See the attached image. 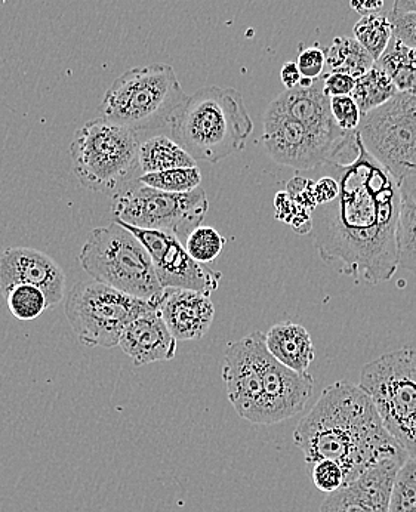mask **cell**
Returning a JSON list of instances; mask_svg holds the SVG:
<instances>
[{
    "instance_id": "37",
    "label": "cell",
    "mask_w": 416,
    "mask_h": 512,
    "mask_svg": "<svg viewBox=\"0 0 416 512\" xmlns=\"http://www.w3.org/2000/svg\"><path fill=\"white\" fill-rule=\"evenodd\" d=\"M402 199L416 205V174L411 177H406L402 183L399 184Z\"/></svg>"
},
{
    "instance_id": "14",
    "label": "cell",
    "mask_w": 416,
    "mask_h": 512,
    "mask_svg": "<svg viewBox=\"0 0 416 512\" xmlns=\"http://www.w3.org/2000/svg\"><path fill=\"white\" fill-rule=\"evenodd\" d=\"M20 285L39 288L52 308L63 302L67 279L63 268L45 252L17 246L0 255V295L5 296Z\"/></svg>"
},
{
    "instance_id": "30",
    "label": "cell",
    "mask_w": 416,
    "mask_h": 512,
    "mask_svg": "<svg viewBox=\"0 0 416 512\" xmlns=\"http://www.w3.org/2000/svg\"><path fill=\"white\" fill-rule=\"evenodd\" d=\"M311 480L314 486L323 493H332L345 484V474L341 465L331 459H323L310 465Z\"/></svg>"
},
{
    "instance_id": "7",
    "label": "cell",
    "mask_w": 416,
    "mask_h": 512,
    "mask_svg": "<svg viewBox=\"0 0 416 512\" xmlns=\"http://www.w3.org/2000/svg\"><path fill=\"white\" fill-rule=\"evenodd\" d=\"M79 262L92 279L135 298L160 301L165 293L149 252L117 221L91 231Z\"/></svg>"
},
{
    "instance_id": "6",
    "label": "cell",
    "mask_w": 416,
    "mask_h": 512,
    "mask_svg": "<svg viewBox=\"0 0 416 512\" xmlns=\"http://www.w3.org/2000/svg\"><path fill=\"white\" fill-rule=\"evenodd\" d=\"M140 134L95 117L77 129L70 144L73 172L91 191H119L134 183L140 174Z\"/></svg>"
},
{
    "instance_id": "2",
    "label": "cell",
    "mask_w": 416,
    "mask_h": 512,
    "mask_svg": "<svg viewBox=\"0 0 416 512\" xmlns=\"http://www.w3.org/2000/svg\"><path fill=\"white\" fill-rule=\"evenodd\" d=\"M294 443L308 465L323 459L338 462L345 484L385 459L408 458L382 424L368 393L348 381L334 382L322 391L295 428Z\"/></svg>"
},
{
    "instance_id": "13",
    "label": "cell",
    "mask_w": 416,
    "mask_h": 512,
    "mask_svg": "<svg viewBox=\"0 0 416 512\" xmlns=\"http://www.w3.org/2000/svg\"><path fill=\"white\" fill-rule=\"evenodd\" d=\"M119 222V221H117ZM122 224L131 231L149 252L157 279L163 289H187L211 296L220 288L223 274L197 262L177 237L157 230H144Z\"/></svg>"
},
{
    "instance_id": "23",
    "label": "cell",
    "mask_w": 416,
    "mask_h": 512,
    "mask_svg": "<svg viewBox=\"0 0 416 512\" xmlns=\"http://www.w3.org/2000/svg\"><path fill=\"white\" fill-rule=\"evenodd\" d=\"M353 33L354 39L372 55L375 61H378L393 39V23L388 15H363L354 24Z\"/></svg>"
},
{
    "instance_id": "12",
    "label": "cell",
    "mask_w": 416,
    "mask_h": 512,
    "mask_svg": "<svg viewBox=\"0 0 416 512\" xmlns=\"http://www.w3.org/2000/svg\"><path fill=\"white\" fill-rule=\"evenodd\" d=\"M357 134L397 183L416 174V95L399 92L363 114Z\"/></svg>"
},
{
    "instance_id": "24",
    "label": "cell",
    "mask_w": 416,
    "mask_h": 512,
    "mask_svg": "<svg viewBox=\"0 0 416 512\" xmlns=\"http://www.w3.org/2000/svg\"><path fill=\"white\" fill-rule=\"evenodd\" d=\"M138 181L147 187L168 191V193H189L200 187L202 172L197 166L168 169V171L141 175Z\"/></svg>"
},
{
    "instance_id": "26",
    "label": "cell",
    "mask_w": 416,
    "mask_h": 512,
    "mask_svg": "<svg viewBox=\"0 0 416 512\" xmlns=\"http://www.w3.org/2000/svg\"><path fill=\"white\" fill-rule=\"evenodd\" d=\"M399 267L416 276V205L402 199L399 230Z\"/></svg>"
},
{
    "instance_id": "11",
    "label": "cell",
    "mask_w": 416,
    "mask_h": 512,
    "mask_svg": "<svg viewBox=\"0 0 416 512\" xmlns=\"http://www.w3.org/2000/svg\"><path fill=\"white\" fill-rule=\"evenodd\" d=\"M263 143L274 162L311 172L329 162L350 163L359 151V134L335 141L270 104L264 114Z\"/></svg>"
},
{
    "instance_id": "36",
    "label": "cell",
    "mask_w": 416,
    "mask_h": 512,
    "mask_svg": "<svg viewBox=\"0 0 416 512\" xmlns=\"http://www.w3.org/2000/svg\"><path fill=\"white\" fill-rule=\"evenodd\" d=\"M350 6L354 12L363 17V15L377 14L381 11L384 0H350Z\"/></svg>"
},
{
    "instance_id": "8",
    "label": "cell",
    "mask_w": 416,
    "mask_h": 512,
    "mask_svg": "<svg viewBox=\"0 0 416 512\" xmlns=\"http://www.w3.org/2000/svg\"><path fill=\"white\" fill-rule=\"evenodd\" d=\"M360 387L394 440L416 458V342L382 354L360 370Z\"/></svg>"
},
{
    "instance_id": "18",
    "label": "cell",
    "mask_w": 416,
    "mask_h": 512,
    "mask_svg": "<svg viewBox=\"0 0 416 512\" xmlns=\"http://www.w3.org/2000/svg\"><path fill=\"white\" fill-rule=\"evenodd\" d=\"M265 344L282 365L298 373L308 372L316 357L310 333L298 323H277L265 333Z\"/></svg>"
},
{
    "instance_id": "19",
    "label": "cell",
    "mask_w": 416,
    "mask_h": 512,
    "mask_svg": "<svg viewBox=\"0 0 416 512\" xmlns=\"http://www.w3.org/2000/svg\"><path fill=\"white\" fill-rule=\"evenodd\" d=\"M138 163L141 175L197 166L196 160L166 134H154L141 140Z\"/></svg>"
},
{
    "instance_id": "25",
    "label": "cell",
    "mask_w": 416,
    "mask_h": 512,
    "mask_svg": "<svg viewBox=\"0 0 416 512\" xmlns=\"http://www.w3.org/2000/svg\"><path fill=\"white\" fill-rule=\"evenodd\" d=\"M3 298L12 316L21 322L36 320L49 308L45 293L32 285L15 286Z\"/></svg>"
},
{
    "instance_id": "29",
    "label": "cell",
    "mask_w": 416,
    "mask_h": 512,
    "mask_svg": "<svg viewBox=\"0 0 416 512\" xmlns=\"http://www.w3.org/2000/svg\"><path fill=\"white\" fill-rule=\"evenodd\" d=\"M320 512H377L366 501L365 496L356 489L353 483L344 484L335 492L329 493L323 501Z\"/></svg>"
},
{
    "instance_id": "17",
    "label": "cell",
    "mask_w": 416,
    "mask_h": 512,
    "mask_svg": "<svg viewBox=\"0 0 416 512\" xmlns=\"http://www.w3.org/2000/svg\"><path fill=\"white\" fill-rule=\"evenodd\" d=\"M323 86L325 76L317 79L310 88L297 86L294 89H286L271 104L331 140H345L351 132L341 131L335 122L331 111V98L325 94Z\"/></svg>"
},
{
    "instance_id": "28",
    "label": "cell",
    "mask_w": 416,
    "mask_h": 512,
    "mask_svg": "<svg viewBox=\"0 0 416 512\" xmlns=\"http://www.w3.org/2000/svg\"><path fill=\"white\" fill-rule=\"evenodd\" d=\"M226 243V237L215 228L200 225L187 239L186 249L197 262L208 264L220 256Z\"/></svg>"
},
{
    "instance_id": "32",
    "label": "cell",
    "mask_w": 416,
    "mask_h": 512,
    "mask_svg": "<svg viewBox=\"0 0 416 512\" xmlns=\"http://www.w3.org/2000/svg\"><path fill=\"white\" fill-rule=\"evenodd\" d=\"M331 111L341 131H357L363 114L351 95L331 98Z\"/></svg>"
},
{
    "instance_id": "21",
    "label": "cell",
    "mask_w": 416,
    "mask_h": 512,
    "mask_svg": "<svg viewBox=\"0 0 416 512\" xmlns=\"http://www.w3.org/2000/svg\"><path fill=\"white\" fill-rule=\"evenodd\" d=\"M377 64L393 80L397 91L416 95V49L393 36Z\"/></svg>"
},
{
    "instance_id": "4",
    "label": "cell",
    "mask_w": 416,
    "mask_h": 512,
    "mask_svg": "<svg viewBox=\"0 0 416 512\" xmlns=\"http://www.w3.org/2000/svg\"><path fill=\"white\" fill-rule=\"evenodd\" d=\"M254 122L234 88L206 86L187 98L171 123V137L199 162L218 163L246 146Z\"/></svg>"
},
{
    "instance_id": "3",
    "label": "cell",
    "mask_w": 416,
    "mask_h": 512,
    "mask_svg": "<svg viewBox=\"0 0 416 512\" xmlns=\"http://www.w3.org/2000/svg\"><path fill=\"white\" fill-rule=\"evenodd\" d=\"M223 379L237 415L257 425L294 418L314 393L313 376L282 365L258 330L227 345Z\"/></svg>"
},
{
    "instance_id": "27",
    "label": "cell",
    "mask_w": 416,
    "mask_h": 512,
    "mask_svg": "<svg viewBox=\"0 0 416 512\" xmlns=\"http://www.w3.org/2000/svg\"><path fill=\"white\" fill-rule=\"evenodd\" d=\"M388 512H416V458L403 462L391 490Z\"/></svg>"
},
{
    "instance_id": "33",
    "label": "cell",
    "mask_w": 416,
    "mask_h": 512,
    "mask_svg": "<svg viewBox=\"0 0 416 512\" xmlns=\"http://www.w3.org/2000/svg\"><path fill=\"white\" fill-rule=\"evenodd\" d=\"M388 17L393 23L394 37L409 48L416 49V12H390Z\"/></svg>"
},
{
    "instance_id": "1",
    "label": "cell",
    "mask_w": 416,
    "mask_h": 512,
    "mask_svg": "<svg viewBox=\"0 0 416 512\" xmlns=\"http://www.w3.org/2000/svg\"><path fill=\"white\" fill-rule=\"evenodd\" d=\"M326 166L340 191L311 214V233L320 258L356 283L390 282L399 268V183L368 153L360 137L356 159Z\"/></svg>"
},
{
    "instance_id": "16",
    "label": "cell",
    "mask_w": 416,
    "mask_h": 512,
    "mask_svg": "<svg viewBox=\"0 0 416 512\" xmlns=\"http://www.w3.org/2000/svg\"><path fill=\"white\" fill-rule=\"evenodd\" d=\"M177 342L163 322L159 308H153L128 325L120 338L119 347L135 366H144L174 359Z\"/></svg>"
},
{
    "instance_id": "35",
    "label": "cell",
    "mask_w": 416,
    "mask_h": 512,
    "mask_svg": "<svg viewBox=\"0 0 416 512\" xmlns=\"http://www.w3.org/2000/svg\"><path fill=\"white\" fill-rule=\"evenodd\" d=\"M280 79H282L283 85L286 89H294L300 86L301 76L300 69H298L297 63L289 61V63L283 64L282 72H280Z\"/></svg>"
},
{
    "instance_id": "20",
    "label": "cell",
    "mask_w": 416,
    "mask_h": 512,
    "mask_svg": "<svg viewBox=\"0 0 416 512\" xmlns=\"http://www.w3.org/2000/svg\"><path fill=\"white\" fill-rule=\"evenodd\" d=\"M326 64L332 73H345L360 77L368 73L377 61L354 37H335L332 45L325 49Z\"/></svg>"
},
{
    "instance_id": "31",
    "label": "cell",
    "mask_w": 416,
    "mask_h": 512,
    "mask_svg": "<svg viewBox=\"0 0 416 512\" xmlns=\"http://www.w3.org/2000/svg\"><path fill=\"white\" fill-rule=\"evenodd\" d=\"M297 66L305 79L317 80L325 76L326 54L319 45L298 46Z\"/></svg>"
},
{
    "instance_id": "34",
    "label": "cell",
    "mask_w": 416,
    "mask_h": 512,
    "mask_svg": "<svg viewBox=\"0 0 416 512\" xmlns=\"http://www.w3.org/2000/svg\"><path fill=\"white\" fill-rule=\"evenodd\" d=\"M356 86V77L345 73L325 74V86L323 91L329 98L347 97L353 94Z\"/></svg>"
},
{
    "instance_id": "10",
    "label": "cell",
    "mask_w": 416,
    "mask_h": 512,
    "mask_svg": "<svg viewBox=\"0 0 416 512\" xmlns=\"http://www.w3.org/2000/svg\"><path fill=\"white\" fill-rule=\"evenodd\" d=\"M209 211L202 187L189 193H168L134 181L113 196L116 221L144 230L172 234L186 245L187 239L202 225Z\"/></svg>"
},
{
    "instance_id": "9",
    "label": "cell",
    "mask_w": 416,
    "mask_h": 512,
    "mask_svg": "<svg viewBox=\"0 0 416 512\" xmlns=\"http://www.w3.org/2000/svg\"><path fill=\"white\" fill-rule=\"evenodd\" d=\"M160 301H146L97 280L76 283L67 296L64 311L77 341L85 347L113 348L137 317Z\"/></svg>"
},
{
    "instance_id": "22",
    "label": "cell",
    "mask_w": 416,
    "mask_h": 512,
    "mask_svg": "<svg viewBox=\"0 0 416 512\" xmlns=\"http://www.w3.org/2000/svg\"><path fill=\"white\" fill-rule=\"evenodd\" d=\"M399 94L393 80L390 79L385 70L379 67L377 63L363 76L357 77L356 86H354L353 100L360 107L362 114L378 109L385 103Z\"/></svg>"
},
{
    "instance_id": "5",
    "label": "cell",
    "mask_w": 416,
    "mask_h": 512,
    "mask_svg": "<svg viewBox=\"0 0 416 512\" xmlns=\"http://www.w3.org/2000/svg\"><path fill=\"white\" fill-rule=\"evenodd\" d=\"M187 98L169 64L134 67L114 80L98 107L97 117L150 137L166 129L171 131L172 120Z\"/></svg>"
},
{
    "instance_id": "15",
    "label": "cell",
    "mask_w": 416,
    "mask_h": 512,
    "mask_svg": "<svg viewBox=\"0 0 416 512\" xmlns=\"http://www.w3.org/2000/svg\"><path fill=\"white\" fill-rule=\"evenodd\" d=\"M159 313L177 341H197L211 329L214 302L208 295L187 289H165Z\"/></svg>"
},
{
    "instance_id": "38",
    "label": "cell",
    "mask_w": 416,
    "mask_h": 512,
    "mask_svg": "<svg viewBox=\"0 0 416 512\" xmlns=\"http://www.w3.org/2000/svg\"><path fill=\"white\" fill-rule=\"evenodd\" d=\"M391 12H397V14L416 12V0H394Z\"/></svg>"
}]
</instances>
